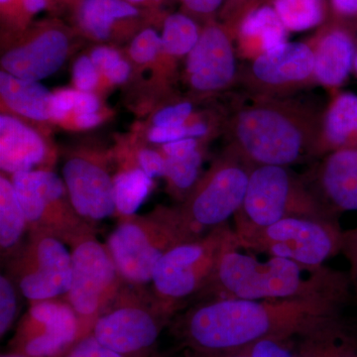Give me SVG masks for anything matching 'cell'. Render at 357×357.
Listing matches in <instances>:
<instances>
[{
  "label": "cell",
  "mask_w": 357,
  "mask_h": 357,
  "mask_svg": "<svg viewBox=\"0 0 357 357\" xmlns=\"http://www.w3.org/2000/svg\"><path fill=\"white\" fill-rule=\"evenodd\" d=\"M349 296L286 300H206L180 317L176 330L201 357L243 351L264 340H293L338 316Z\"/></svg>",
  "instance_id": "1"
},
{
  "label": "cell",
  "mask_w": 357,
  "mask_h": 357,
  "mask_svg": "<svg viewBox=\"0 0 357 357\" xmlns=\"http://www.w3.org/2000/svg\"><path fill=\"white\" fill-rule=\"evenodd\" d=\"M236 236L223 250L206 287L199 297L206 300H286L316 296H349L347 272L309 266L286 258L260 260L241 251Z\"/></svg>",
  "instance_id": "2"
},
{
  "label": "cell",
  "mask_w": 357,
  "mask_h": 357,
  "mask_svg": "<svg viewBox=\"0 0 357 357\" xmlns=\"http://www.w3.org/2000/svg\"><path fill=\"white\" fill-rule=\"evenodd\" d=\"M323 119L298 102L258 98L234 115L231 150L252 167L292 165L319 154Z\"/></svg>",
  "instance_id": "3"
},
{
  "label": "cell",
  "mask_w": 357,
  "mask_h": 357,
  "mask_svg": "<svg viewBox=\"0 0 357 357\" xmlns=\"http://www.w3.org/2000/svg\"><path fill=\"white\" fill-rule=\"evenodd\" d=\"M204 234L185 220L178 206H158L147 215L119 218L107 246L122 280L147 287L164 255Z\"/></svg>",
  "instance_id": "4"
},
{
  "label": "cell",
  "mask_w": 357,
  "mask_h": 357,
  "mask_svg": "<svg viewBox=\"0 0 357 357\" xmlns=\"http://www.w3.org/2000/svg\"><path fill=\"white\" fill-rule=\"evenodd\" d=\"M241 248L267 256L286 258L309 266H323L340 253L342 232L337 220L288 218L265 227L236 220Z\"/></svg>",
  "instance_id": "5"
},
{
  "label": "cell",
  "mask_w": 357,
  "mask_h": 357,
  "mask_svg": "<svg viewBox=\"0 0 357 357\" xmlns=\"http://www.w3.org/2000/svg\"><path fill=\"white\" fill-rule=\"evenodd\" d=\"M227 223L169 250L152 275L151 291L172 314L208 285L223 250L234 238Z\"/></svg>",
  "instance_id": "6"
},
{
  "label": "cell",
  "mask_w": 357,
  "mask_h": 357,
  "mask_svg": "<svg viewBox=\"0 0 357 357\" xmlns=\"http://www.w3.org/2000/svg\"><path fill=\"white\" fill-rule=\"evenodd\" d=\"M173 314L151 289L124 283L91 330L105 347L126 357H147Z\"/></svg>",
  "instance_id": "7"
},
{
  "label": "cell",
  "mask_w": 357,
  "mask_h": 357,
  "mask_svg": "<svg viewBox=\"0 0 357 357\" xmlns=\"http://www.w3.org/2000/svg\"><path fill=\"white\" fill-rule=\"evenodd\" d=\"M234 217L265 227L288 218L335 220L337 213L287 167L263 165L251 169L245 199Z\"/></svg>",
  "instance_id": "8"
},
{
  "label": "cell",
  "mask_w": 357,
  "mask_h": 357,
  "mask_svg": "<svg viewBox=\"0 0 357 357\" xmlns=\"http://www.w3.org/2000/svg\"><path fill=\"white\" fill-rule=\"evenodd\" d=\"M72 253V284L65 299L76 312L79 338L89 335L96 319L112 304L123 284L107 244L96 234H86L75 241Z\"/></svg>",
  "instance_id": "9"
},
{
  "label": "cell",
  "mask_w": 357,
  "mask_h": 357,
  "mask_svg": "<svg viewBox=\"0 0 357 357\" xmlns=\"http://www.w3.org/2000/svg\"><path fill=\"white\" fill-rule=\"evenodd\" d=\"M6 273L29 304L65 298L72 284V253L57 237L29 230L20 250L7 260Z\"/></svg>",
  "instance_id": "10"
},
{
  "label": "cell",
  "mask_w": 357,
  "mask_h": 357,
  "mask_svg": "<svg viewBox=\"0 0 357 357\" xmlns=\"http://www.w3.org/2000/svg\"><path fill=\"white\" fill-rule=\"evenodd\" d=\"M29 230L46 232L70 246L79 237L96 234L70 203L64 180L52 170H35L11 176Z\"/></svg>",
  "instance_id": "11"
},
{
  "label": "cell",
  "mask_w": 357,
  "mask_h": 357,
  "mask_svg": "<svg viewBox=\"0 0 357 357\" xmlns=\"http://www.w3.org/2000/svg\"><path fill=\"white\" fill-rule=\"evenodd\" d=\"M252 168L232 150L218 160L178 206L185 220L202 234L227 223L243 206Z\"/></svg>",
  "instance_id": "12"
},
{
  "label": "cell",
  "mask_w": 357,
  "mask_h": 357,
  "mask_svg": "<svg viewBox=\"0 0 357 357\" xmlns=\"http://www.w3.org/2000/svg\"><path fill=\"white\" fill-rule=\"evenodd\" d=\"M79 338L76 312L65 298L30 303L13 340L14 351L28 357H61Z\"/></svg>",
  "instance_id": "13"
},
{
  "label": "cell",
  "mask_w": 357,
  "mask_h": 357,
  "mask_svg": "<svg viewBox=\"0 0 357 357\" xmlns=\"http://www.w3.org/2000/svg\"><path fill=\"white\" fill-rule=\"evenodd\" d=\"M62 174L75 211L93 229L105 218L117 215L114 177L103 157L84 152L70 155Z\"/></svg>",
  "instance_id": "14"
},
{
  "label": "cell",
  "mask_w": 357,
  "mask_h": 357,
  "mask_svg": "<svg viewBox=\"0 0 357 357\" xmlns=\"http://www.w3.org/2000/svg\"><path fill=\"white\" fill-rule=\"evenodd\" d=\"M70 47L67 28L46 23L28 33L2 55V70L27 81H42L64 65Z\"/></svg>",
  "instance_id": "15"
},
{
  "label": "cell",
  "mask_w": 357,
  "mask_h": 357,
  "mask_svg": "<svg viewBox=\"0 0 357 357\" xmlns=\"http://www.w3.org/2000/svg\"><path fill=\"white\" fill-rule=\"evenodd\" d=\"M188 79L195 91L211 93L234 83L236 60L231 39L220 25L206 26L187 56Z\"/></svg>",
  "instance_id": "16"
},
{
  "label": "cell",
  "mask_w": 357,
  "mask_h": 357,
  "mask_svg": "<svg viewBox=\"0 0 357 357\" xmlns=\"http://www.w3.org/2000/svg\"><path fill=\"white\" fill-rule=\"evenodd\" d=\"M314 50L301 42H286L253 60L250 74L258 88L291 89L314 77Z\"/></svg>",
  "instance_id": "17"
},
{
  "label": "cell",
  "mask_w": 357,
  "mask_h": 357,
  "mask_svg": "<svg viewBox=\"0 0 357 357\" xmlns=\"http://www.w3.org/2000/svg\"><path fill=\"white\" fill-rule=\"evenodd\" d=\"M51 160L44 138L15 116H0V168L2 173L14 174L45 170Z\"/></svg>",
  "instance_id": "18"
},
{
  "label": "cell",
  "mask_w": 357,
  "mask_h": 357,
  "mask_svg": "<svg viewBox=\"0 0 357 357\" xmlns=\"http://www.w3.org/2000/svg\"><path fill=\"white\" fill-rule=\"evenodd\" d=\"M318 176L325 202L337 215L357 211V148L328 154Z\"/></svg>",
  "instance_id": "19"
},
{
  "label": "cell",
  "mask_w": 357,
  "mask_h": 357,
  "mask_svg": "<svg viewBox=\"0 0 357 357\" xmlns=\"http://www.w3.org/2000/svg\"><path fill=\"white\" fill-rule=\"evenodd\" d=\"M356 47L349 31L335 28L326 32L314 50V79L328 88H338L354 72Z\"/></svg>",
  "instance_id": "20"
},
{
  "label": "cell",
  "mask_w": 357,
  "mask_h": 357,
  "mask_svg": "<svg viewBox=\"0 0 357 357\" xmlns=\"http://www.w3.org/2000/svg\"><path fill=\"white\" fill-rule=\"evenodd\" d=\"M140 9L126 0H82L77 6V22L84 34L107 41L115 31L139 18Z\"/></svg>",
  "instance_id": "21"
},
{
  "label": "cell",
  "mask_w": 357,
  "mask_h": 357,
  "mask_svg": "<svg viewBox=\"0 0 357 357\" xmlns=\"http://www.w3.org/2000/svg\"><path fill=\"white\" fill-rule=\"evenodd\" d=\"M1 100L13 112L35 121H51L53 93L39 82L20 79L0 72Z\"/></svg>",
  "instance_id": "22"
},
{
  "label": "cell",
  "mask_w": 357,
  "mask_h": 357,
  "mask_svg": "<svg viewBox=\"0 0 357 357\" xmlns=\"http://www.w3.org/2000/svg\"><path fill=\"white\" fill-rule=\"evenodd\" d=\"M357 148V95L342 93L333 98L323 119L319 154Z\"/></svg>",
  "instance_id": "23"
},
{
  "label": "cell",
  "mask_w": 357,
  "mask_h": 357,
  "mask_svg": "<svg viewBox=\"0 0 357 357\" xmlns=\"http://www.w3.org/2000/svg\"><path fill=\"white\" fill-rule=\"evenodd\" d=\"M238 34L241 46L255 55V59L288 42L287 28L270 6L250 11L241 21Z\"/></svg>",
  "instance_id": "24"
},
{
  "label": "cell",
  "mask_w": 357,
  "mask_h": 357,
  "mask_svg": "<svg viewBox=\"0 0 357 357\" xmlns=\"http://www.w3.org/2000/svg\"><path fill=\"white\" fill-rule=\"evenodd\" d=\"M29 232L27 218L11 178L0 176V251L2 261L13 257L24 243Z\"/></svg>",
  "instance_id": "25"
},
{
  "label": "cell",
  "mask_w": 357,
  "mask_h": 357,
  "mask_svg": "<svg viewBox=\"0 0 357 357\" xmlns=\"http://www.w3.org/2000/svg\"><path fill=\"white\" fill-rule=\"evenodd\" d=\"M153 187V180L137 163L122 167L114 177L117 217H130L144 203Z\"/></svg>",
  "instance_id": "26"
},
{
  "label": "cell",
  "mask_w": 357,
  "mask_h": 357,
  "mask_svg": "<svg viewBox=\"0 0 357 357\" xmlns=\"http://www.w3.org/2000/svg\"><path fill=\"white\" fill-rule=\"evenodd\" d=\"M201 32L189 16L174 13L167 16L162 30V52L173 57L189 55L198 43Z\"/></svg>",
  "instance_id": "27"
},
{
  "label": "cell",
  "mask_w": 357,
  "mask_h": 357,
  "mask_svg": "<svg viewBox=\"0 0 357 357\" xmlns=\"http://www.w3.org/2000/svg\"><path fill=\"white\" fill-rule=\"evenodd\" d=\"M344 325L338 314L303 333L296 338L295 357H331Z\"/></svg>",
  "instance_id": "28"
},
{
  "label": "cell",
  "mask_w": 357,
  "mask_h": 357,
  "mask_svg": "<svg viewBox=\"0 0 357 357\" xmlns=\"http://www.w3.org/2000/svg\"><path fill=\"white\" fill-rule=\"evenodd\" d=\"M273 4L288 31L311 29L325 17V0H274Z\"/></svg>",
  "instance_id": "29"
},
{
  "label": "cell",
  "mask_w": 357,
  "mask_h": 357,
  "mask_svg": "<svg viewBox=\"0 0 357 357\" xmlns=\"http://www.w3.org/2000/svg\"><path fill=\"white\" fill-rule=\"evenodd\" d=\"M165 175L169 187L174 195L185 197L192 191L199 178V169L203 163V154L198 149L187 156L166 158ZM183 199V201H184Z\"/></svg>",
  "instance_id": "30"
},
{
  "label": "cell",
  "mask_w": 357,
  "mask_h": 357,
  "mask_svg": "<svg viewBox=\"0 0 357 357\" xmlns=\"http://www.w3.org/2000/svg\"><path fill=\"white\" fill-rule=\"evenodd\" d=\"M21 293L8 275L0 276V335L10 330L20 312Z\"/></svg>",
  "instance_id": "31"
},
{
  "label": "cell",
  "mask_w": 357,
  "mask_h": 357,
  "mask_svg": "<svg viewBox=\"0 0 357 357\" xmlns=\"http://www.w3.org/2000/svg\"><path fill=\"white\" fill-rule=\"evenodd\" d=\"M161 52V35L152 28L141 30L129 46V55L136 64L139 65L149 64Z\"/></svg>",
  "instance_id": "32"
},
{
  "label": "cell",
  "mask_w": 357,
  "mask_h": 357,
  "mask_svg": "<svg viewBox=\"0 0 357 357\" xmlns=\"http://www.w3.org/2000/svg\"><path fill=\"white\" fill-rule=\"evenodd\" d=\"M100 75L89 56L77 58L73 67V82L79 91H93L100 82Z\"/></svg>",
  "instance_id": "33"
},
{
  "label": "cell",
  "mask_w": 357,
  "mask_h": 357,
  "mask_svg": "<svg viewBox=\"0 0 357 357\" xmlns=\"http://www.w3.org/2000/svg\"><path fill=\"white\" fill-rule=\"evenodd\" d=\"M61 357H126L100 344L91 333L77 340Z\"/></svg>",
  "instance_id": "34"
},
{
  "label": "cell",
  "mask_w": 357,
  "mask_h": 357,
  "mask_svg": "<svg viewBox=\"0 0 357 357\" xmlns=\"http://www.w3.org/2000/svg\"><path fill=\"white\" fill-rule=\"evenodd\" d=\"M293 340H264L241 352L249 357H295V347L290 344Z\"/></svg>",
  "instance_id": "35"
},
{
  "label": "cell",
  "mask_w": 357,
  "mask_h": 357,
  "mask_svg": "<svg viewBox=\"0 0 357 357\" xmlns=\"http://www.w3.org/2000/svg\"><path fill=\"white\" fill-rule=\"evenodd\" d=\"M192 114V103L184 102L160 109L153 117L154 126H181Z\"/></svg>",
  "instance_id": "36"
},
{
  "label": "cell",
  "mask_w": 357,
  "mask_h": 357,
  "mask_svg": "<svg viewBox=\"0 0 357 357\" xmlns=\"http://www.w3.org/2000/svg\"><path fill=\"white\" fill-rule=\"evenodd\" d=\"M340 253L349 263V270L347 274L351 282V291L357 297V227L342 232Z\"/></svg>",
  "instance_id": "37"
},
{
  "label": "cell",
  "mask_w": 357,
  "mask_h": 357,
  "mask_svg": "<svg viewBox=\"0 0 357 357\" xmlns=\"http://www.w3.org/2000/svg\"><path fill=\"white\" fill-rule=\"evenodd\" d=\"M136 163L153 180L165 175L166 160L163 153L151 149L140 148L136 153Z\"/></svg>",
  "instance_id": "38"
},
{
  "label": "cell",
  "mask_w": 357,
  "mask_h": 357,
  "mask_svg": "<svg viewBox=\"0 0 357 357\" xmlns=\"http://www.w3.org/2000/svg\"><path fill=\"white\" fill-rule=\"evenodd\" d=\"M77 89H63L53 93L51 103V121H62L74 112Z\"/></svg>",
  "instance_id": "39"
},
{
  "label": "cell",
  "mask_w": 357,
  "mask_h": 357,
  "mask_svg": "<svg viewBox=\"0 0 357 357\" xmlns=\"http://www.w3.org/2000/svg\"><path fill=\"white\" fill-rule=\"evenodd\" d=\"M184 138H190L189 124L181 126H153L148 132V139L156 144L164 145Z\"/></svg>",
  "instance_id": "40"
},
{
  "label": "cell",
  "mask_w": 357,
  "mask_h": 357,
  "mask_svg": "<svg viewBox=\"0 0 357 357\" xmlns=\"http://www.w3.org/2000/svg\"><path fill=\"white\" fill-rule=\"evenodd\" d=\"M89 57L102 76H105L122 59L119 51L107 46L96 47L91 52Z\"/></svg>",
  "instance_id": "41"
},
{
  "label": "cell",
  "mask_w": 357,
  "mask_h": 357,
  "mask_svg": "<svg viewBox=\"0 0 357 357\" xmlns=\"http://www.w3.org/2000/svg\"><path fill=\"white\" fill-rule=\"evenodd\" d=\"M331 357H357V335L345 323Z\"/></svg>",
  "instance_id": "42"
},
{
  "label": "cell",
  "mask_w": 357,
  "mask_h": 357,
  "mask_svg": "<svg viewBox=\"0 0 357 357\" xmlns=\"http://www.w3.org/2000/svg\"><path fill=\"white\" fill-rule=\"evenodd\" d=\"M199 149V141L196 138H184L162 145V153L166 158H178L187 156Z\"/></svg>",
  "instance_id": "43"
},
{
  "label": "cell",
  "mask_w": 357,
  "mask_h": 357,
  "mask_svg": "<svg viewBox=\"0 0 357 357\" xmlns=\"http://www.w3.org/2000/svg\"><path fill=\"white\" fill-rule=\"evenodd\" d=\"M100 107V98L93 91H77L76 105L74 114H86V112H98Z\"/></svg>",
  "instance_id": "44"
},
{
  "label": "cell",
  "mask_w": 357,
  "mask_h": 357,
  "mask_svg": "<svg viewBox=\"0 0 357 357\" xmlns=\"http://www.w3.org/2000/svg\"><path fill=\"white\" fill-rule=\"evenodd\" d=\"M1 14L6 20H9L15 24L24 23L26 18L22 9V0H0Z\"/></svg>",
  "instance_id": "45"
},
{
  "label": "cell",
  "mask_w": 357,
  "mask_h": 357,
  "mask_svg": "<svg viewBox=\"0 0 357 357\" xmlns=\"http://www.w3.org/2000/svg\"><path fill=\"white\" fill-rule=\"evenodd\" d=\"M182 1L192 13L206 15V14L215 13L222 6V0H182Z\"/></svg>",
  "instance_id": "46"
},
{
  "label": "cell",
  "mask_w": 357,
  "mask_h": 357,
  "mask_svg": "<svg viewBox=\"0 0 357 357\" xmlns=\"http://www.w3.org/2000/svg\"><path fill=\"white\" fill-rule=\"evenodd\" d=\"M131 74V66L128 61L121 59L116 65L105 75V79L112 84H121L128 81Z\"/></svg>",
  "instance_id": "47"
},
{
  "label": "cell",
  "mask_w": 357,
  "mask_h": 357,
  "mask_svg": "<svg viewBox=\"0 0 357 357\" xmlns=\"http://www.w3.org/2000/svg\"><path fill=\"white\" fill-rule=\"evenodd\" d=\"M75 126L79 129H91L96 128L102 121V116L98 112H86V114H75Z\"/></svg>",
  "instance_id": "48"
},
{
  "label": "cell",
  "mask_w": 357,
  "mask_h": 357,
  "mask_svg": "<svg viewBox=\"0 0 357 357\" xmlns=\"http://www.w3.org/2000/svg\"><path fill=\"white\" fill-rule=\"evenodd\" d=\"M51 2L49 0H22L23 13L26 20L35 14L41 13L49 6Z\"/></svg>",
  "instance_id": "49"
},
{
  "label": "cell",
  "mask_w": 357,
  "mask_h": 357,
  "mask_svg": "<svg viewBox=\"0 0 357 357\" xmlns=\"http://www.w3.org/2000/svg\"><path fill=\"white\" fill-rule=\"evenodd\" d=\"M332 4L340 15H357V0H332Z\"/></svg>",
  "instance_id": "50"
},
{
  "label": "cell",
  "mask_w": 357,
  "mask_h": 357,
  "mask_svg": "<svg viewBox=\"0 0 357 357\" xmlns=\"http://www.w3.org/2000/svg\"><path fill=\"white\" fill-rule=\"evenodd\" d=\"M208 133V126L204 122H194L189 124L190 138H203Z\"/></svg>",
  "instance_id": "51"
},
{
  "label": "cell",
  "mask_w": 357,
  "mask_h": 357,
  "mask_svg": "<svg viewBox=\"0 0 357 357\" xmlns=\"http://www.w3.org/2000/svg\"><path fill=\"white\" fill-rule=\"evenodd\" d=\"M126 1L130 2L134 6H147V4L155 3L157 0H126Z\"/></svg>",
  "instance_id": "52"
},
{
  "label": "cell",
  "mask_w": 357,
  "mask_h": 357,
  "mask_svg": "<svg viewBox=\"0 0 357 357\" xmlns=\"http://www.w3.org/2000/svg\"><path fill=\"white\" fill-rule=\"evenodd\" d=\"M213 357H249L245 352H236V354H225V356H218Z\"/></svg>",
  "instance_id": "53"
},
{
  "label": "cell",
  "mask_w": 357,
  "mask_h": 357,
  "mask_svg": "<svg viewBox=\"0 0 357 357\" xmlns=\"http://www.w3.org/2000/svg\"><path fill=\"white\" fill-rule=\"evenodd\" d=\"M1 357H28L24 354H17V352H11V354H6L1 356Z\"/></svg>",
  "instance_id": "54"
},
{
  "label": "cell",
  "mask_w": 357,
  "mask_h": 357,
  "mask_svg": "<svg viewBox=\"0 0 357 357\" xmlns=\"http://www.w3.org/2000/svg\"><path fill=\"white\" fill-rule=\"evenodd\" d=\"M65 1L69 2V3L76 4L77 6H79V4L81 3L82 0H65Z\"/></svg>",
  "instance_id": "55"
},
{
  "label": "cell",
  "mask_w": 357,
  "mask_h": 357,
  "mask_svg": "<svg viewBox=\"0 0 357 357\" xmlns=\"http://www.w3.org/2000/svg\"><path fill=\"white\" fill-rule=\"evenodd\" d=\"M354 74H356L357 76V52H356V59H354Z\"/></svg>",
  "instance_id": "56"
},
{
  "label": "cell",
  "mask_w": 357,
  "mask_h": 357,
  "mask_svg": "<svg viewBox=\"0 0 357 357\" xmlns=\"http://www.w3.org/2000/svg\"><path fill=\"white\" fill-rule=\"evenodd\" d=\"M151 357H162V356H157V354H156V356H155V354H153V356H152Z\"/></svg>",
  "instance_id": "57"
},
{
  "label": "cell",
  "mask_w": 357,
  "mask_h": 357,
  "mask_svg": "<svg viewBox=\"0 0 357 357\" xmlns=\"http://www.w3.org/2000/svg\"><path fill=\"white\" fill-rule=\"evenodd\" d=\"M49 1H50V2H51V0H49Z\"/></svg>",
  "instance_id": "58"
}]
</instances>
